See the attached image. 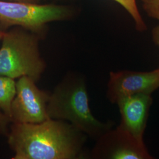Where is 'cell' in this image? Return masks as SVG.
<instances>
[{"mask_svg":"<svg viewBox=\"0 0 159 159\" xmlns=\"http://www.w3.org/2000/svg\"><path fill=\"white\" fill-rule=\"evenodd\" d=\"M87 135L67 121L11 123L7 136L13 159H74L83 156Z\"/></svg>","mask_w":159,"mask_h":159,"instance_id":"1","label":"cell"},{"mask_svg":"<svg viewBox=\"0 0 159 159\" xmlns=\"http://www.w3.org/2000/svg\"><path fill=\"white\" fill-rule=\"evenodd\" d=\"M50 119L67 121L87 136L97 140L113 128L112 121L102 122L93 116L84 78L69 73L50 94L47 104Z\"/></svg>","mask_w":159,"mask_h":159,"instance_id":"2","label":"cell"},{"mask_svg":"<svg viewBox=\"0 0 159 159\" xmlns=\"http://www.w3.org/2000/svg\"><path fill=\"white\" fill-rule=\"evenodd\" d=\"M0 47V75L14 79L26 76L37 82L46 68L40 56L39 39L17 27L5 31Z\"/></svg>","mask_w":159,"mask_h":159,"instance_id":"3","label":"cell"},{"mask_svg":"<svg viewBox=\"0 0 159 159\" xmlns=\"http://www.w3.org/2000/svg\"><path fill=\"white\" fill-rule=\"evenodd\" d=\"M70 14L65 6L0 0V27L4 31L17 26L40 34L47 24L64 20Z\"/></svg>","mask_w":159,"mask_h":159,"instance_id":"4","label":"cell"},{"mask_svg":"<svg viewBox=\"0 0 159 159\" xmlns=\"http://www.w3.org/2000/svg\"><path fill=\"white\" fill-rule=\"evenodd\" d=\"M50 96L39 89L33 80L26 76L19 78L12 103L11 123L35 124L50 119L47 113Z\"/></svg>","mask_w":159,"mask_h":159,"instance_id":"5","label":"cell"},{"mask_svg":"<svg viewBox=\"0 0 159 159\" xmlns=\"http://www.w3.org/2000/svg\"><path fill=\"white\" fill-rule=\"evenodd\" d=\"M92 152L96 159H153L144 142L119 127L111 129L97 140Z\"/></svg>","mask_w":159,"mask_h":159,"instance_id":"6","label":"cell"},{"mask_svg":"<svg viewBox=\"0 0 159 159\" xmlns=\"http://www.w3.org/2000/svg\"><path fill=\"white\" fill-rule=\"evenodd\" d=\"M159 88V71L122 70L111 72L107 85V97L111 103L121 98L137 94H150Z\"/></svg>","mask_w":159,"mask_h":159,"instance_id":"7","label":"cell"},{"mask_svg":"<svg viewBox=\"0 0 159 159\" xmlns=\"http://www.w3.org/2000/svg\"><path fill=\"white\" fill-rule=\"evenodd\" d=\"M119 108L121 121L117 127L128 132L140 142L147 125L153 98L150 94H137L119 99L116 102Z\"/></svg>","mask_w":159,"mask_h":159,"instance_id":"8","label":"cell"},{"mask_svg":"<svg viewBox=\"0 0 159 159\" xmlns=\"http://www.w3.org/2000/svg\"><path fill=\"white\" fill-rule=\"evenodd\" d=\"M16 94V81L15 79L0 75V108L10 119L12 103Z\"/></svg>","mask_w":159,"mask_h":159,"instance_id":"9","label":"cell"},{"mask_svg":"<svg viewBox=\"0 0 159 159\" xmlns=\"http://www.w3.org/2000/svg\"><path fill=\"white\" fill-rule=\"evenodd\" d=\"M123 6L133 17L136 29L137 31L143 32L147 30V26L143 20L137 6L136 0H113Z\"/></svg>","mask_w":159,"mask_h":159,"instance_id":"10","label":"cell"},{"mask_svg":"<svg viewBox=\"0 0 159 159\" xmlns=\"http://www.w3.org/2000/svg\"><path fill=\"white\" fill-rule=\"evenodd\" d=\"M143 8L149 17L159 21V0H142Z\"/></svg>","mask_w":159,"mask_h":159,"instance_id":"11","label":"cell"},{"mask_svg":"<svg viewBox=\"0 0 159 159\" xmlns=\"http://www.w3.org/2000/svg\"><path fill=\"white\" fill-rule=\"evenodd\" d=\"M11 123L10 118L0 108V135L8 136Z\"/></svg>","mask_w":159,"mask_h":159,"instance_id":"12","label":"cell"},{"mask_svg":"<svg viewBox=\"0 0 159 159\" xmlns=\"http://www.w3.org/2000/svg\"><path fill=\"white\" fill-rule=\"evenodd\" d=\"M152 37L154 43L159 48V25L153 29L152 31ZM159 71V67L157 68Z\"/></svg>","mask_w":159,"mask_h":159,"instance_id":"13","label":"cell"},{"mask_svg":"<svg viewBox=\"0 0 159 159\" xmlns=\"http://www.w3.org/2000/svg\"><path fill=\"white\" fill-rule=\"evenodd\" d=\"M7 1H12L30 2V3H37L38 2H39L41 0H7Z\"/></svg>","mask_w":159,"mask_h":159,"instance_id":"14","label":"cell"},{"mask_svg":"<svg viewBox=\"0 0 159 159\" xmlns=\"http://www.w3.org/2000/svg\"><path fill=\"white\" fill-rule=\"evenodd\" d=\"M4 33H5V31L2 30L0 27V40H2V39L4 35Z\"/></svg>","mask_w":159,"mask_h":159,"instance_id":"15","label":"cell"}]
</instances>
